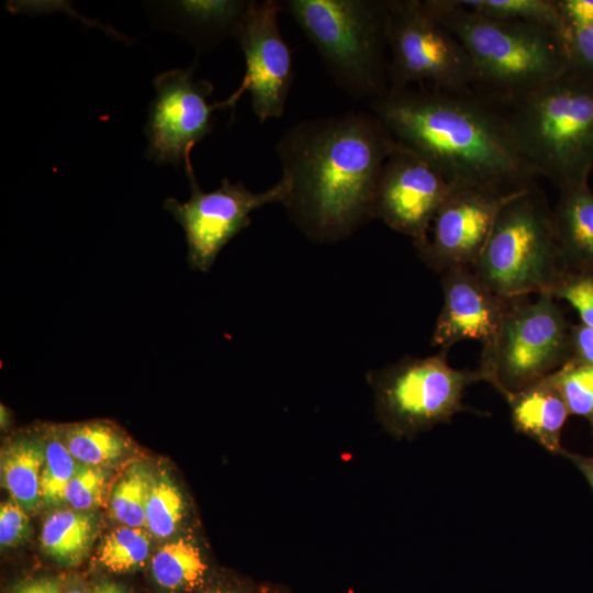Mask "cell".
<instances>
[{"label":"cell","instance_id":"6da1fadb","mask_svg":"<svg viewBox=\"0 0 593 593\" xmlns=\"http://www.w3.org/2000/svg\"><path fill=\"white\" fill-rule=\"evenodd\" d=\"M396 142L369 111L300 121L276 144L290 192L282 204L315 243H336L373 219L381 169Z\"/></svg>","mask_w":593,"mask_h":593},{"label":"cell","instance_id":"7a4b0ae2","mask_svg":"<svg viewBox=\"0 0 593 593\" xmlns=\"http://www.w3.org/2000/svg\"><path fill=\"white\" fill-rule=\"evenodd\" d=\"M369 107L399 145L426 159L452 188L512 192L539 177L501 110L472 90L388 88Z\"/></svg>","mask_w":593,"mask_h":593},{"label":"cell","instance_id":"3957f363","mask_svg":"<svg viewBox=\"0 0 593 593\" xmlns=\"http://www.w3.org/2000/svg\"><path fill=\"white\" fill-rule=\"evenodd\" d=\"M422 1L469 55L472 91L497 108L523 99L569 69L566 40L549 27L485 16L458 0Z\"/></svg>","mask_w":593,"mask_h":593},{"label":"cell","instance_id":"277c9868","mask_svg":"<svg viewBox=\"0 0 593 593\" xmlns=\"http://www.w3.org/2000/svg\"><path fill=\"white\" fill-rule=\"evenodd\" d=\"M512 138L538 176L559 190L593 172V79L568 69L506 107Z\"/></svg>","mask_w":593,"mask_h":593},{"label":"cell","instance_id":"5b68a950","mask_svg":"<svg viewBox=\"0 0 593 593\" xmlns=\"http://www.w3.org/2000/svg\"><path fill=\"white\" fill-rule=\"evenodd\" d=\"M335 85L355 100L389 88L387 0H283Z\"/></svg>","mask_w":593,"mask_h":593},{"label":"cell","instance_id":"8992f818","mask_svg":"<svg viewBox=\"0 0 593 593\" xmlns=\"http://www.w3.org/2000/svg\"><path fill=\"white\" fill-rule=\"evenodd\" d=\"M470 268L504 299L551 293L566 270L552 210L536 183L517 191L502 206L481 254Z\"/></svg>","mask_w":593,"mask_h":593},{"label":"cell","instance_id":"52a82bcc","mask_svg":"<svg viewBox=\"0 0 593 593\" xmlns=\"http://www.w3.org/2000/svg\"><path fill=\"white\" fill-rule=\"evenodd\" d=\"M549 292L532 302L512 300L477 369L505 399L548 377L571 358L570 327Z\"/></svg>","mask_w":593,"mask_h":593},{"label":"cell","instance_id":"ba28073f","mask_svg":"<svg viewBox=\"0 0 593 593\" xmlns=\"http://www.w3.org/2000/svg\"><path fill=\"white\" fill-rule=\"evenodd\" d=\"M378 421L395 438H413L447 423L462 411L468 385L481 381L475 370L455 369L447 351L406 356L368 374Z\"/></svg>","mask_w":593,"mask_h":593},{"label":"cell","instance_id":"9c48e42d","mask_svg":"<svg viewBox=\"0 0 593 593\" xmlns=\"http://www.w3.org/2000/svg\"><path fill=\"white\" fill-rule=\"evenodd\" d=\"M389 88L419 86L471 91L474 70L469 55L422 0H387Z\"/></svg>","mask_w":593,"mask_h":593},{"label":"cell","instance_id":"30bf717a","mask_svg":"<svg viewBox=\"0 0 593 593\" xmlns=\"http://www.w3.org/2000/svg\"><path fill=\"white\" fill-rule=\"evenodd\" d=\"M190 198L181 202L176 198L164 201V209L182 227L187 243V260L191 269L206 272L222 248L246 228L254 211L270 204H283L290 183L281 176L270 189L254 192L243 182L224 178L219 188L203 191L191 163L184 167Z\"/></svg>","mask_w":593,"mask_h":593},{"label":"cell","instance_id":"8fae6325","mask_svg":"<svg viewBox=\"0 0 593 593\" xmlns=\"http://www.w3.org/2000/svg\"><path fill=\"white\" fill-rule=\"evenodd\" d=\"M279 1H250L238 25V40L245 58V76L221 109L234 107L246 91L258 120L279 119L283 115L293 81V63L290 47L284 41L278 15Z\"/></svg>","mask_w":593,"mask_h":593},{"label":"cell","instance_id":"7c38bea8","mask_svg":"<svg viewBox=\"0 0 593 593\" xmlns=\"http://www.w3.org/2000/svg\"><path fill=\"white\" fill-rule=\"evenodd\" d=\"M194 67L172 69L154 79L155 98L145 126L146 156L158 165L186 167L193 146L213 130L212 113L220 102L210 104L213 85L194 79Z\"/></svg>","mask_w":593,"mask_h":593},{"label":"cell","instance_id":"4fadbf2b","mask_svg":"<svg viewBox=\"0 0 593 593\" xmlns=\"http://www.w3.org/2000/svg\"><path fill=\"white\" fill-rule=\"evenodd\" d=\"M452 187L426 159L396 143L376 187L372 215L391 230L425 244L434 217Z\"/></svg>","mask_w":593,"mask_h":593},{"label":"cell","instance_id":"5bb4252c","mask_svg":"<svg viewBox=\"0 0 593 593\" xmlns=\"http://www.w3.org/2000/svg\"><path fill=\"white\" fill-rule=\"evenodd\" d=\"M517 191L452 188L434 217L427 240L416 249L421 260L440 273L471 267L481 254L500 210Z\"/></svg>","mask_w":593,"mask_h":593},{"label":"cell","instance_id":"9a60e30c","mask_svg":"<svg viewBox=\"0 0 593 593\" xmlns=\"http://www.w3.org/2000/svg\"><path fill=\"white\" fill-rule=\"evenodd\" d=\"M441 288L443 306L433 329L432 346L448 351L466 339L488 344L496 334L512 300L491 291L470 267L443 272Z\"/></svg>","mask_w":593,"mask_h":593},{"label":"cell","instance_id":"2e32d148","mask_svg":"<svg viewBox=\"0 0 593 593\" xmlns=\"http://www.w3.org/2000/svg\"><path fill=\"white\" fill-rule=\"evenodd\" d=\"M559 191L552 222L563 268L593 278V191L589 183Z\"/></svg>","mask_w":593,"mask_h":593},{"label":"cell","instance_id":"e0dca14e","mask_svg":"<svg viewBox=\"0 0 593 593\" xmlns=\"http://www.w3.org/2000/svg\"><path fill=\"white\" fill-rule=\"evenodd\" d=\"M512 424L547 451L561 455V435L569 415L567 405L551 376L508 395Z\"/></svg>","mask_w":593,"mask_h":593},{"label":"cell","instance_id":"ac0fdd59","mask_svg":"<svg viewBox=\"0 0 593 593\" xmlns=\"http://www.w3.org/2000/svg\"><path fill=\"white\" fill-rule=\"evenodd\" d=\"M45 459V445L20 438L1 450L2 486L26 512H35L42 503L41 474Z\"/></svg>","mask_w":593,"mask_h":593},{"label":"cell","instance_id":"d6986e66","mask_svg":"<svg viewBox=\"0 0 593 593\" xmlns=\"http://www.w3.org/2000/svg\"><path fill=\"white\" fill-rule=\"evenodd\" d=\"M152 571L161 588L197 592L209 580L210 563L199 541L184 536L157 550L152 559Z\"/></svg>","mask_w":593,"mask_h":593},{"label":"cell","instance_id":"ffe728a7","mask_svg":"<svg viewBox=\"0 0 593 593\" xmlns=\"http://www.w3.org/2000/svg\"><path fill=\"white\" fill-rule=\"evenodd\" d=\"M96 532V518L87 511L57 510L43 524L41 545L56 562L71 567L87 556Z\"/></svg>","mask_w":593,"mask_h":593},{"label":"cell","instance_id":"44dd1931","mask_svg":"<svg viewBox=\"0 0 593 593\" xmlns=\"http://www.w3.org/2000/svg\"><path fill=\"white\" fill-rule=\"evenodd\" d=\"M65 446L80 463L102 467L113 463L128 449V440L112 424L91 421L65 429Z\"/></svg>","mask_w":593,"mask_h":593},{"label":"cell","instance_id":"7402d4cb","mask_svg":"<svg viewBox=\"0 0 593 593\" xmlns=\"http://www.w3.org/2000/svg\"><path fill=\"white\" fill-rule=\"evenodd\" d=\"M458 2L485 16L523 21L549 27L566 40L556 0H458Z\"/></svg>","mask_w":593,"mask_h":593},{"label":"cell","instance_id":"603a6c76","mask_svg":"<svg viewBox=\"0 0 593 593\" xmlns=\"http://www.w3.org/2000/svg\"><path fill=\"white\" fill-rule=\"evenodd\" d=\"M186 514V502L179 486L165 472L152 478L146 503V528L158 537L171 536Z\"/></svg>","mask_w":593,"mask_h":593},{"label":"cell","instance_id":"cb8c5ba5","mask_svg":"<svg viewBox=\"0 0 593 593\" xmlns=\"http://www.w3.org/2000/svg\"><path fill=\"white\" fill-rule=\"evenodd\" d=\"M148 532L139 527H119L107 534L98 549V561L115 573L138 569L149 553Z\"/></svg>","mask_w":593,"mask_h":593},{"label":"cell","instance_id":"d4e9b609","mask_svg":"<svg viewBox=\"0 0 593 593\" xmlns=\"http://www.w3.org/2000/svg\"><path fill=\"white\" fill-rule=\"evenodd\" d=\"M152 475L141 463H134L112 490L111 510L124 526L146 527V503Z\"/></svg>","mask_w":593,"mask_h":593},{"label":"cell","instance_id":"484cf974","mask_svg":"<svg viewBox=\"0 0 593 593\" xmlns=\"http://www.w3.org/2000/svg\"><path fill=\"white\" fill-rule=\"evenodd\" d=\"M250 1L195 0L175 2L178 11L195 26L219 35H236Z\"/></svg>","mask_w":593,"mask_h":593},{"label":"cell","instance_id":"4316f807","mask_svg":"<svg viewBox=\"0 0 593 593\" xmlns=\"http://www.w3.org/2000/svg\"><path fill=\"white\" fill-rule=\"evenodd\" d=\"M550 376L569 414L584 417L593 426V366L571 357Z\"/></svg>","mask_w":593,"mask_h":593},{"label":"cell","instance_id":"83f0119b","mask_svg":"<svg viewBox=\"0 0 593 593\" xmlns=\"http://www.w3.org/2000/svg\"><path fill=\"white\" fill-rule=\"evenodd\" d=\"M76 469V459L65 444L58 439L45 444V459L41 474L43 504L57 505L65 501V490Z\"/></svg>","mask_w":593,"mask_h":593},{"label":"cell","instance_id":"f1b7e54d","mask_svg":"<svg viewBox=\"0 0 593 593\" xmlns=\"http://www.w3.org/2000/svg\"><path fill=\"white\" fill-rule=\"evenodd\" d=\"M108 473L102 467L80 463L65 490V502L74 510L88 511L103 503Z\"/></svg>","mask_w":593,"mask_h":593},{"label":"cell","instance_id":"f546056e","mask_svg":"<svg viewBox=\"0 0 593 593\" xmlns=\"http://www.w3.org/2000/svg\"><path fill=\"white\" fill-rule=\"evenodd\" d=\"M551 294L568 302L579 314L581 323L593 328V278L564 271Z\"/></svg>","mask_w":593,"mask_h":593},{"label":"cell","instance_id":"4dcf8cb0","mask_svg":"<svg viewBox=\"0 0 593 593\" xmlns=\"http://www.w3.org/2000/svg\"><path fill=\"white\" fill-rule=\"evenodd\" d=\"M31 534L26 511L13 499L0 507V544L2 548L23 542Z\"/></svg>","mask_w":593,"mask_h":593},{"label":"cell","instance_id":"1f68e13d","mask_svg":"<svg viewBox=\"0 0 593 593\" xmlns=\"http://www.w3.org/2000/svg\"><path fill=\"white\" fill-rule=\"evenodd\" d=\"M567 51L569 69L593 79V25L571 33Z\"/></svg>","mask_w":593,"mask_h":593},{"label":"cell","instance_id":"d6a6232c","mask_svg":"<svg viewBox=\"0 0 593 593\" xmlns=\"http://www.w3.org/2000/svg\"><path fill=\"white\" fill-rule=\"evenodd\" d=\"M566 40L571 33L593 25V0H556Z\"/></svg>","mask_w":593,"mask_h":593},{"label":"cell","instance_id":"836d02e7","mask_svg":"<svg viewBox=\"0 0 593 593\" xmlns=\"http://www.w3.org/2000/svg\"><path fill=\"white\" fill-rule=\"evenodd\" d=\"M571 357L593 366V328L582 323L570 327Z\"/></svg>","mask_w":593,"mask_h":593},{"label":"cell","instance_id":"e575fe53","mask_svg":"<svg viewBox=\"0 0 593 593\" xmlns=\"http://www.w3.org/2000/svg\"><path fill=\"white\" fill-rule=\"evenodd\" d=\"M61 588L59 578L44 577L21 582L11 593H61Z\"/></svg>","mask_w":593,"mask_h":593},{"label":"cell","instance_id":"d590c367","mask_svg":"<svg viewBox=\"0 0 593 593\" xmlns=\"http://www.w3.org/2000/svg\"><path fill=\"white\" fill-rule=\"evenodd\" d=\"M561 456L569 459L579 469L593 492V455L586 457L563 449Z\"/></svg>","mask_w":593,"mask_h":593},{"label":"cell","instance_id":"8d00e7d4","mask_svg":"<svg viewBox=\"0 0 593 593\" xmlns=\"http://www.w3.org/2000/svg\"><path fill=\"white\" fill-rule=\"evenodd\" d=\"M256 588H248L244 585H231L222 582L210 583L208 580L206 583L197 591V593H256Z\"/></svg>","mask_w":593,"mask_h":593},{"label":"cell","instance_id":"74e56055","mask_svg":"<svg viewBox=\"0 0 593 593\" xmlns=\"http://www.w3.org/2000/svg\"><path fill=\"white\" fill-rule=\"evenodd\" d=\"M256 593H291V591L282 584L265 582L257 586Z\"/></svg>","mask_w":593,"mask_h":593},{"label":"cell","instance_id":"f35d334b","mask_svg":"<svg viewBox=\"0 0 593 593\" xmlns=\"http://www.w3.org/2000/svg\"><path fill=\"white\" fill-rule=\"evenodd\" d=\"M89 593H125L124 590L115 583L103 582L92 588Z\"/></svg>","mask_w":593,"mask_h":593},{"label":"cell","instance_id":"ab89813d","mask_svg":"<svg viewBox=\"0 0 593 593\" xmlns=\"http://www.w3.org/2000/svg\"><path fill=\"white\" fill-rule=\"evenodd\" d=\"M65 593H85V592L82 590H79V589H70Z\"/></svg>","mask_w":593,"mask_h":593}]
</instances>
